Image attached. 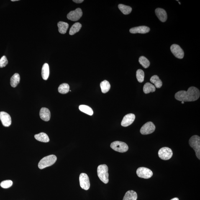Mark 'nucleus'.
Wrapping results in <instances>:
<instances>
[{"instance_id": "f257e3e1", "label": "nucleus", "mask_w": 200, "mask_h": 200, "mask_svg": "<svg viewBox=\"0 0 200 200\" xmlns=\"http://www.w3.org/2000/svg\"><path fill=\"white\" fill-rule=\"evenodd\" d=\"M200 95V91L195 87H191L188 91H181L175 95V98L178 101L183 102L195 101L199 99Z\"/></svg>"}, {"instance_id": "f03ea898", "label": "nucleus", "mask_w": 200, "mask_h": 200, "mask_svg": "<svg viewBox=\"0 0 200 200\" xmlns=\"http://www.w3.org/2000/svg\"><path fill=\"white\" fill-rule=\"evenodd\" d=\"M108 171V168L106 165H100L98 167V176L100 179L105 184H107L109 182V174Z\"/></svg>"}, {"instance_id": "7ed1b4c3", "label": "nucleus", "mask_w": 200, "mask_h": 200, "mask_svg": "<svg viewBox=\"0 0 200 200\" xmlns=\"http://www.w3.org/2000/svg\"><path fill=\"white\" fill-rule=\"evenodd\" d=\"M57 157L55 155H50L44 157L40 160L38 164V167L41 169L50 166L55 163Z\"/></svg>"}, {"instance_id": "20e7f679", "label": "nucleus", "mask_w": 200, "mask_h": 200, "mask_svg": "<svg viewBox=\"0 0 200 200\" xmlns=\"http://www.w3.org/2000/svg\"><path fill=\"white\" fill-rule=\"evenodd\" d=\"M189 144L195 152L197 157L200 160V137L198 135H194L189 140Z\"/></svg>"}, {"instance_id": "39448f33", "label": "nucleus", "mask_w": 200, "mask_h": 200, "mask_svg": "<svg viewBox=\"0 0 200 200\" xmlns=\"http://www.w3.org/2000/svg\"><path fill=\"white\" fill-rule=\"evenodd\" d=\"M111 147L113 150L121 153H124L128 150V146L125 143L116 141L111 143Z\"/></svg>"}, {"instance_id": "423d86ee", "label": "nucleus", "mask_w": 200, "mask_h": 200, "mask_svg": "<svg viewBox=\"0 0 200 200\" xmlns=\"http://www.w3.org/2000/svg\"><path fill=\"white\" fill-rule=\"evenodd\" d=\"M159 157L163 160H168L173 156V152L171 149L168 147H162L159 150Z\"/></svg>"}, {"instance_id": "0eeeda50", "label": "nucleus", "mask_w": 200, "mask_h": 200, "mask_svg": "<svg viewBox=\"0 0 200 200\" xmlns=\"http://www.w3.org/2000/svg\"><path fill=\"white\" fill-rule=\"evenodd\" d=\"M137 174L139 178L149 179L151 178L153 173L150 169L145 167H140L137 170Z\"/></svg>"}, {"instance_id": "6e6552de", "label": "nucleus", "mask_w": 200, "mask_h": 200, "mask_svg": "<svg viewBox=\"0 0 200 200\" xmlns=\"http://www.w3.org/2000/svg\"><path fill=\"white\" fill-rule=\"evenodd\" d=\"M155 130V126L153 123L149 122L144 124L140 129V133L143 135H148L152 133Z\"/></svg>"}, {"instance_id": "1a4fd4ad", "label": "nucleus", "mask_w": 200, "mask_h": 200, "mask_svg": "<svg viewBox=\"0 0 200 200\" xmlns=\"http://www.w3.org/2000/svg\"><path fill=\"white\" fill-rule=\"evenodd\" d=\"M80 185L81 188L85 190L89 189L90 183L89 178L86 174L82 173L79 176Z\"/></svg>"}, {"instance_id": "9d476101", "label": "nucleus", "mask_w": 200, "mask_h": 200, "mask_svg": "<svg viewBox=\"0 0 200 200\" xmlns=\"http://www.w3.org/2000/svg\"><path fill=\"white\" fill-rule=\"evenodd\" d=\"M83 13L81 8H78L75 11H70L67 15L68 19L73 21H76L81 18Z\"/></svg>"}, {"instance_id": "9b49d317", "label": "nucleus", "mask_w": 200, "mask_h": 200, "mask_svg": "<svg viewBox=\"0 0 200 200\" xmlns=\"http://www.w3.org/2000/svg\"><path fill=\"white\" fill-rule=\"evenodd\" d=\"M170 50L173 55L177 58L182 59L184 56V51L181 47L177 44H173L171 45Z\"/></svg>"}, {"instance_id": "f8f14e48", "label": "nucleus", "mask_w": 200, "mask_h": 200, "mask_svg": "<svg viewBox=\"0 0 200 200\" xmlns=\"http://www.w3.org/2000/svg\"><path fill=\"white\" fill-rule=\"evenodd\" d=\"M0 119L3 125L5 127H9L12 123L10 115L7 113L5 112H0Z\"/></svg>"}, {"instance_id": "ddd939ff", "label": "nucleus", "mask_w": 200, "mask_h": 200, "mask_svg": "<svg viewBox=\"0 0 200 200\" xmlns=\"http://www.w3.org/2000/svg\"><path fill=\"white\" fill-rule=\"evenodd\" d=\"M135 119V115L132 114H128L124 116L123 119L121 122V125L124 127H128L134 122Z\"/></svg>"}, {"instance_id": "4468645a", "label": "nucleus", "mask_w": 200, "mask_h": 200, "mask_svg": "<svg viewBox=\"0 0 200 200\" xmlns=\"http://www.w3.org/2000/svg\"><path fill=\"white\" fill-rule=\"evenodd\" d=\"M150 31V27L145 26H142L132 28L130 29L129 31L132 34H145L148 33Z\"/></svg>"}, {"instance_id": "2eb2a0df", "label": "nucleus", "mask_w": 200, "mask_h": 200, "mask_svg": "<svg viewBox=\"0 0 200 200\" xmlns=\"http://www.w3.org/2000/svg\"><path fill=\"white\" fill-rule=\"evenodd\" d=\"M40 118L45 121H48L50 118V112L48 109L45 108H42L41 109L39 113Z\"/></svg>"}, {"instance_id": "dca6fc26", "label": "nucleus", "mask_w": 200, "mask_h": 200, "mask_svg": "<svg viewBox=\"0 0 200 200\" xmlns=\"http://www.w3.org/2000/svg\"><path fill=\"white\" fill-rule=\"evenodd\" d=\"M155 12L157 17L160 21L164 22L167 20V15L164 9L158 8L155 10Z\"/></svg>"}, {"instance_id": "f3484780", "label": "nucleus", "mask_w": 200, "mask_h": 200, "mask_svg": "<svg viewBox=\"0 0 200 200\" xmlns=\"http://www.w3.org/2000/svg\"><path fill=\"white\" fill-rule=\"evenodd\" d=\"M137 193L132 190H131L126 192L123 200H137Z\"/></svg>"}, {"instance_id": "a211bd4d", "label": "nucleus", "mask_w": 200, "mask_h": 200, "mask_svg": "<svg viewBox=\"0 0 200 200\" xmlns=\"http://www.w3.org/2000/svg\"><path fill=\"white\" fill-rule=\"evenodd\" d=\"M50 75V68L48 64L45 63L43 66L42 69V76L44 80L48 79Z\"/></svg>"}, {"instance_id": "6ab92c4d", "label": "nucleus", "mask_w": 200, "mask_h": 200, "mask_svg": "<svg viewBox=\"0 0 200 200\" xmlns=\"http://www.w3.org/2000/svg\"><path fill=\"white\" fill-rule=\"evenodd\" d=\"M35 137L37 140L43 142H48L50 140L48 135L45 133L42 132L37 134L35 135Z\"/></svg>"}, {"instance_id": "aec40b11", "label": "nucleus", "mask_w": 200, "mask_h": 200, "mask_svg": "<svg viewBox=\"0 0 200 200\" xmlns=\"http://www.w3.org/2000/svg\"><path fill=\"white\" fill-rule=\"evenodd\" d=\"M20 81V76L19 74L18 73L14 74L11 79V86L13 88H15L19 83Z\"/></svg>"}, {"instance_id": "412c9836", "label": "nucleus", "mask_w": 200, "mask_h": 200, "mask_svg": "<svg viewBox=\"0 0 200 200\" xmlns=\"http://www.w3.org/2000/svg\"><path fill=\"white\" fill-rule=\"evenodd\" d=\"M59 32L61 34H65L69 27V24L66 22L60 21L58 24Z\"/></svg>"}, {"instance_id": "4be33fe9", "label": "nucleus", "mask_w": 200, "mask_h": 200, "mask_svg": "<svg viewBox=\"0 0 200 200\" xmlns=\"http://www.w3.org/2000/svg\"><path fill=\"white\" fill-rule=\"evenodd\" d=\"M155 87L151 83L147 82L144 85L143 91L145 94H148L150 92H155Z\"/></svg>"}, {"instance_id": "5701e85b", "label": "nucleus", "mask_w": 200, "mask_h": 200, "mask_svg": "<svg viewBox=\"0 0 200 200\" xmlns=\"http://www.w3.org/2000/svg\"><path fill=\"white\" fill-rule=\"evenodd\" d=\"M150 81L155 85V86L157 88H160L162 85L161 80L157 75H153L150 78Z\"/></svg>"}, {"instance_id": "b1692460", "label": "nucleus", "mask_w": 200, "mask_h": 200, "mask_svg": "<svg viewBox=\"0 0 200 200\" xmlns=\"http://www.w3.org/2000/svg\"><path fill=\"white\" fill-rule=\"evenodd\" d=\"M102 92L104 93H105L109 91L111 88V85L109 82L106 80L101 82L100 84Z\"/></svg>"}, {"instance_id": "393cba45", "label": "nucleus", "mask_w": 200, "mask_h": 200, "mask_svg": "<svg viewBox=\"0 0 200 200\" xmlns=\"http://www.w3.org/2000/svg\"><path fill=\"white\" fill-rule=\"evenodd\" d=\"M82 24L79 22L74 24L70 29L69 34L70 35H73L78 32L81 29Z\"/></svg>"}, {"instance_id": "a878e982", "label": "nucleus", "mask_w": 200, "mask_h": 200, "mask_svg": "<svg viewBox=\"0 0 200 200\" xmlns=\"http://www.w3.org/2000/svg\"><path fill=\"white\" fill-rule=\"evenodd\" d=\"M79 109L81 112L88 115H92L93 114V110L91 107L85 105H81L79 106Z\"/></svg>"}, {"instance_id": "bb28decb", "label": "nucleus", "mask_w": 200, "mask_h": 200, "mask_svg": "<svg viewBox=\"0 0 200 200\" xmlns=\"http://www.w3.org/2000/svg\"><path fill=\"white\" fill-rule=\"evenodd\" d=\"M118 8L121 12L124 15H128L130 14L132 11V8L130 6L123 4H119Z\"/></svg>"}, {"instance_id": "cd10ccee", "label": "nucleus", "mask_w": 200, "mask_h": 200, "mask_svg": "<svg viewBox=\"0 0 200 200\" xmlns=\"http://www.w3.org/2000/svg\"><path fill=\"white\" fill-rule=\"evenodd\" d=\"M69 85L66 83L60 85L58 88V92L61 94H66L69 91Z\"/></svg>"}, {"instance_id": "c85d7f7f", "label": "nucleus", "mask_w": 200, "mask_h": 200, "mask_svg": "<svg viewBox=\"0 0 200 200\" xmlns=\"http://www.w3.org/2000/svg\"><path fill=\"white\" fill-rule=\"evenodd\" d=\"M139 62L144 68H148L150 65V62L145 56H141L139 58Z\"/></svg>"}, {"instance_id": "c756f323", "label": "nucleus", "mask_w": 200, "mask_h": 200, "mask_svg": "<svg viewBox=\"0 0 200 200\" xmlns=\"http://www.w3.org/2000/svg\"><path fill=\"white\" fill-rule=\"evenodd\" d=\"M136 76L139 82L142 83L143 82L145 77V73L143 70L140 69L137 70L136 73Z\"/></svg>"}, {"instance_id": "7c9ffc66", "label": "nucleus", "mask_w": 200, "mask_h": 200, "mask_svg": "<svg viewBox=\"0 0 200 200\" xmlns=\"http://www.w3.org/2000/svg\"><path fill=\"white\" fill-rule=\"evenodd\" d=\"M13 185V182L11 180H6L2 182L1 186L3 188L7 189L11 187Z\"/></svg>"}, {"instance_id": "2f4dec72", "label": "nucleus", "mask_w": 200, "mask_h": 200, "mask_svg": "<svg viewBox=\"0 0 200 200\" xmlns=\"http://www.w3.org/2000/svg\"><path fill=\"white\" fill-rule=\"evenodd\" d=\"M8 63V60L5 56H3L0 59V68L5 67Z\"/></svg>"}, {"instance_id": "473e14b6", "label": "nucleus", "mask_w": 200, "mask_h": 200, "mask_svg": "<svg viewBox=\"0 0 200 200\" xmlns=\"http://www.w3.org/2000/svg\"><path fill=\"white\" fill-rule=\"evenodd\" d=\"M74 2L77 3V4H80L83 2V0H74L73 1Z\"/></svg>"}, {"instance_id": "72a5a7b5", "label": "nucleus", "mask_w": 200, "mask_h": 200, "mask_svg": "<svg viewBox=\"0 0 200 200\" xmlns=\"http://www.w3.org/2000/svg\"><path fill=\"white\" fill-rule=\"evenodd\" d=\"M170 200H179V199L178 198H173V199H172Z\"/></svg>"}, {"instance_id": "f704fd0d", "label": "nucleus", "mask_w": 200, "mask_h": 200, "mask_svg": "<svg viewBox=\"0 0 200 200\" xmlns=\"http://www.w3.org/2000/svg\"><path fill=\"white\" fill-rule=\"evenodd\" d=\"M18 1L19 0H11V1H12V2L17 1Z\"/></svg>"}, {"instance_id": "c9c22d12", "label": "nucleus", "mask_w": 200, "mask_h": 200, "mask_svg": "<svg viewBox=\"0 0 200 200\" xmlns=\"http://www.w3.org/2000/svg\"><path fill=\"white\" fill-rule=\"evenodd\" d=\"M182 104H184V102L182 101Z\"/></svg>"}]
</instances>
